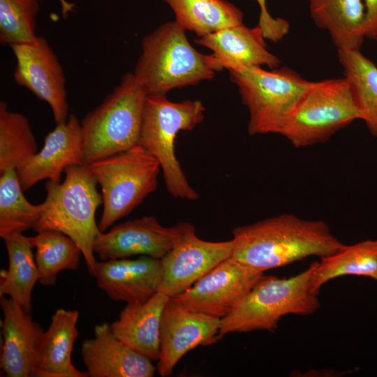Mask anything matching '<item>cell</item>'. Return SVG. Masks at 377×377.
Instances as JSON below:
<instances>
[{
	"label": "cell",
	"mask_w": 377,
	"mask_h": 377,
	"mask_svg": "<svg viewBox=\"0 0 377 377\" xmlns=\"http://www.w3.org/2000/svg\"><path fill=\"white\" fill-rule=\"evenodd\" d=\"M316 261L289 278L263 274L242 301L221 319L219 339L234 332L275 331L288 314L308 316L320 306L319 293L312 284Z\"/></svg>",
	"instance_id": "obj_4"
},
{
	"label": "cell",
	"mask_w": 377,
	"mask_h": 377,
	"mask_svg": "<svg viewBox=\"0 0 377 377\" xmlns=\"http://www.w3.org/2000/svg\"><path fill=\"white\" fill-rule=\"evenodd\" d=\"M38 0H0V43L3 45L34 42Z\"/></svg>",
	"instance_id": "obj_30"
},
{
	"label": "cell",
	"mask_w": 377,
	"mask_h": 377,
	"mask_svg": "<svg viewBox=\"0 0 377 377\" xmlns=\"http://www.w3.org/2000/svg\"><path fill=\"white\" fill-rule=\"evenodd\" d=\"M205 110L200 101L172 102L166 95L146 97L138 144L158 160L167 190L177 198L199 197L177 158L175 142L179 132L191 131L203 121Z\"/></svg>",
	"instance_id": "obj_6"
},
{
	"label": "cell",
	"mask_w": 377,
	"mask_h": 377,
	"mask_svg": "<svg viewBox=\"0 0 377 377\" xmlns=\"http://www.w3.org/2000/svg\"><path fill=\"white\" fill-rule=\"evenodd\" d=\"M260 8V17H268L270 14L267 11L266 6V0H256Z\"/></svg>",
	"instance_id": "obj_33"
},
{
	"label": "cell",
	"mask_w": 377,
	"mask_h": 377,
	"mask_svg": "<svg viewBox=\"0 0 377 377\" xmlns=\"http://www.w3.org/2000/svg\"><path fill=\"white\" fill-rule=\"evenodd\" d=\"M360 119L350 85L343 78L313 82L279 134L297 148L327 141L340 129Z\"/></svg>",
	"instance_id": "obj_9"
},
{
	"label": "cell",
	"mask_w": 377,
	"mask_h": 377,
	"mask_svg": "<svg viewBox=\"0 0 377 377\" xmlns=\"http://www.w3.org/2000/svg\"><path fill=\"white\" fill-rule=\"evenodd\" d=\"M59 2L61 7L63 16L66 17L73 10L74 5L72 3L68 2L66 0H59Z\"/></svg>",
	"instance_id": "obj_32"
},
{
	"label": "cell",
	"mask_w": 377,
	"mask_h": 377,
	"mask_svg": "<svg viewBox=\"0 0 377 377\" xmlns=\"http://www.w3.org/2000/svg\"><path fill=\"white\" fill-rule=\"evenodd\" d=\"M361 276L377 281V239H367L345 246L336 253L320 258L312 275L313 287L320 288L335 278Z\"/></svg>",
	"instance_id": "obj_26"
},
{
	"label": "cell",
	"mask_w": 377,
	"mask_h": 377,
	"mask_svg": "<svg viewBox=\"0 0 377 377\" xmlns=\"http://www.w3.org/2000/svg\"><path fill=\"white\" fill-rule=\"evenodd\" d=\"M376 41L377 42V39L376 40Z\"/></svg>",
	"instance_id": "obj_34"
},
{
	"label": "cell",
	"mask_w": 377,
	"mask_h": 377,
	"mask_svg": "<svg viewBox=\"0 0 377 377\" xmlns=\"http://www.w3.org/2000/svg\"><path fill=\"white\" fill-rule=\"evenodd\" d=\"M62 183L47 180L45 207L33 230L37 233L55 230L71 237L80 248L89 272L94 274L97 260L94 244L101 232L95 214L103 204L97 182L88 166L68 167Z\"/></svg>",
	"instance_id": "obj_3"
},
{
	"label": "cell",
	"mask_w": 377,
	"mask_h": 377,
	"mask_svg": "<svg viewBox=\"0 0 377 377\" xmlns=\"http://www.w3.org/2000/svg\"><path fill=\"white\" fill-rule=\"evenodd\" d=\"M220 324L221 318L193 311L170 298L161 319L158 374L172 375L178 362L191 350L216 343Z\"/></svg>",
	"instance_id": "obj_13"
},
{
	"label": "cell",
	"mask_w": 377,
	"mask_h": 377,
	"mask_svg": "<svg viewBox=\"0 0 377 377\" xmlns=\"http://www.w3.org/2000/svg\"><path fill=\"white\" fill-rule=\"evenodd\" d=\"M3 239L8 253V267L0 272V297L8 296L31 313L32 291L39 281V273L30 237L18 233Z\"/></svg>",
	"instance_id": "obj_23"
},
{
	"label": "cell",
	"mask_w": 377,
	"mask_h": 377,
	"mask_svg": "<svg viewBox=\"0 0 377 377\" xmlns=\"http://www.w3.org/2000/svg\"><path fill=\"white\" fill-rule=\"evenodd\" d=\"M38 151L27 118L0 102V173L16 170Z\"/></svg>",
	"instance_id": "obj_29"
},
{
	"label": "cell",
	"mask_w": 377,
	"mask_h": 377,
	"mask_svg": "<svg viewBox=\"0 0 377 377\" xmlns=\"http://www.w3.org/2000/svg\"><path fill=\"white\" fill-rule=\"evenodd\" d=\"M29 237L36 249L38 282L43 286H54L57 274L62 270L78 268L82 253L68 236L55 230H43Z\"/></svg>",
	"instance_id": "obj_27"
},
{
	"label": "cell",
	"mask_w": 377,
	"mask_h": 377,
	"mask_svg": "<svg viewBox=\"0 0 377 377\" xmlns=\"http://www.w3.org/2000/svg\"><path fill=\"white\" fill-rule=\"evenodd\" d=\"M101 188V232L130 214L157 188L161 165L139 144L87 165Z\"/></svg>",
	"instance_id": "obj_7"
},
{
	"label": "cell",
	"mask_w": 377,
	"mask_h": 377,
	"mask_svg": "<svg viewBox=\"0 0 377 377\" xmlns=\"http://www.w3.org/2000/svg\"><path fill=\"white\" fill-rule=\"evenodd\" d=\"M316 25L328 31L338 50H360L365 35L363 0H309Z\"/></svg>",
	"instance_id": "obj_22"
},
{
	"label": "cell",
	"mask_w": 377,
	"mask_h": 377,
	"mask_svg": "<svg viewBox=\"0 0 377 377\" xmlns=\"http://www.w3.org/2000/svg\"><path fill=\"white\" fill-rule=\"evenodd\" d=\"M93 276L98 288L112 300L143 302L158 290L161 259L140 256L135 259L97 261Z\"/></svg>",
	"instance_id": "obj_17"
},
{
	"label": "cell",
	"mask_w": 377,
	"mask_h": 377,
	"mask_svg": "<svg viewBox=\"0 0 377 377\" xmlns=\"http://www.w3.org/2000/svg\"><path fill=\"white\" fill-rule=\"evenodd\" d=\"M133 73L80 121L84 163L126 151L139 143L147 97Z\"/></svg>",
	"instance_id": "obj_5"
},
{
	"label": "cell",
	"mask_w": 377,
	"mask_h": 377,
	"mask_svg": "<svg viewBox=\"0 0 377 377\" xmlns=\"http://www.w3.org/2000/svg\"><path fill=\"white\" fill-rule=\"evenodd\" d=\"M230 80L238 87L242 103L249 112L250 135L279 134L297 103L313 81L295 71L275 68L267 71L251 66L230 71Z\"/></svg>",
	"instance_id": "obj_8"
},
{
	"label": "cell",
	"mask_w": 377,
	"mask_h": 377,
	"mask_svg": "<svg viewBox=\"0 0 377 377\" xmlns=\"http://www.w3.org/2000/svg\"><path fill=\"white\" fill-rule=\"evenodd\" d=\"M185 31L175 21L168 22L142 38L133 73L147 95H166L209 80L224 69L213 54L197 51Z\"/></svg>",
	"instance_id": "obj_2"
},
{
	"label": "cell",
	"mask_w": 377,
	"mask_h": 377,
	"mask_svg": "<svg viewBox=\"0 0 377 377\" xmlns=\"http://www.w3.org/2000/svg\"><path fill=\"white\" fill-rule=\"evenodd\" d=\"M84 164L80 121L71 114L65 123L57 124L46 135L43 148L17 172L25 191L43 179L60 183L68 167Z\"/></svg>",
	"instance_id": "obj_15"
},
{
	"label": "cell",
	"mask_w": 377,
	"mask_h": 377,
	"mask_svg": "<svg viewBox=\"0 0 377 377\" xmlns=\"http://www.w3.org/2000/svg\"><path fill=\"white\" fill-rule=\"evenodd\" d=\"M263 274L230 257L171 299L189 309L221 319L242 301Z\"/></svg>",
	"instance_id": "obj_11"
},
{
	"label": "cell",
	"mask_w": 377,
	"mask_h": 377,
	"mask_svg": "<svg viewBox=\"0 0 377 377\" xmlns=\"http://www.w3.org/2000/svg\"><path fill=\"white\" fill-rule=\"evenodd\" d=\"M94 337L85 339L81 355L90 377H152L157 367L151 360L117 338L110 324H97Z\"/></svg>",
	"instance_id": "obj_18"
},
{
	"label": "cell",
	"mask_w": 377,
	"mask_h": 377,
	"mask_svg": "<svg viewBox=\"0 0 377 377\" xmlns=\"http://www.w3.org/2000/svg\"><path fill=\"white\" fill-rule=\"evenodd\" d=\"M77 310L57 309L41 340L34 376L88 377L73 364L71 354L78 337Z\"/></svg>",
	"instance_id": "obj_21"
},
{
	"label": "cell",
	"mask_w": 377,
	"mask_h": 377,
	"mask_svg": "<svg viewBox=\"0 0 377 377\" xmlns=\"http://www.w3.org/2000/svg\"><path fill=\"white\" fill-rule=\"evenodd\" d=\"M17 172L0 173V236L4 237L34 228L44 209V202L30 203L23 194Z\"/></svg>",
	"instance_id": "obj_28"
},
{
	"label": "cell",
	"mask_w": 377,
	"mask_h": 377,
	"mask_svg": "<svg viewBox=\"0 0 377 377\" xmlns=\"http://www.w3.org/2000/svg\"><path fill=\"white\" fill-rule=\"evenodd\" d=\"M365 15L366 38L377 39V0H363Z\"/></svg>",
	"instance_id": "obj_31"
},
{
	"label": "cell",
	"mask_w": 377,
	"mask_h": 377,
	"mask_svg": "<svg viewBox=\"0 0 377 377\" xmlns=\"http://www.w3.org/2000/svg\"><path fill=\"white\" fill-rule=\"evenodd\" d=\"M16 59L15 82L51 108L57 124L69 117L66 77L53 49L43 37L31 43L10 46Z\"/></svg>",
	"instance_id": "obj_12"
},
{
	"label": "cell",
	"mask_w": 377,
	"mask_h": 377,
	"mask_svg": "<svg viewBox=\"0 0 377 377\" xmlns=\"http://www.w3.org/2000/svg\"><path fill=\"white\" fill-rule=\"evenodd\" d=\"M177 244L162 258L158 292L173 297L190 288L223 260L231 257L232 239L209 242L199 238L195 226L183 222Z\"/></svg>",
	"instance_id": "obj_10"
},
{
	"label": "cell",
	"mask_w": 377,
	"mask_h": 377,
	"mask_svg": "<svg viewBox=\"0 0 377 377\" xmlns=\"http://www.w3.org/2000/svg\"><path fill=\"white\" fill-rule=\"evenodd\" d=\"M184 223L165 227L152 216L116 225L96 237L94 251L101 260L148 256L162 258L179 241Z\"/></svg>",
	"instance_id": "obj_14"
},
{
	"label": "cell",
	"mask_w": 377,
	"mask_h": 377,
	"mask_svg": "<svg viewBox=\"0 0 377 377\" xmlns=\"http://www.w3.org/2000/svg\"><path fill=\"white\" fill-rule=\"evenodd\" d=\"M354 100L369 132L377 137V66L360 50H338Z\"/></svg>",
	"instance_id": "obj_25"
},
{
	"label": "cell",
	"mask_w": 377,
	"mask_h": 377,
	"mask_svg": "<svg viewBox=\"0 0 377 377\" xmlns=\"http://www.w3.org/2000/svg\"><path fill=\"white\" fill-rule=\"evenodd\" d=\"M261 28L244 24L227 27L195 39V43L212 51L223 68L239 71L251 66L279 67L280 59L269 52Z\"/></svg>",
	"instance_id": "obj_19"
},
{
	"label": "cell",
	"mask_w": 377,
	"mask_h": 377,
	"mask_svg": "<svg viewBox=\"0 0 377 377\" xmlns=\"http://www.w3.org/2000/svg\"><path fill=\"white\" fill-rule=\"evenodd\" d=\"M231 257L258 271L276 269L309 256L320 258L346 244L334 236L323 221L283 214L232 230Z\"/></svg>",
	"instance_id": "obj_1"
},
{
	"label": "cell",
	"mask_w": 377,
	"mask_h": 377,
	"mask_svg": "<svg viewBox=\"0 0 377 377\" xmlns=\"http://www.w3.org/2000/svg\"><path fill=\"white\" fill-rule=\"evenodd\" d=\"M172 9L175 22L198 38L243 24V13L226 0H164Z\"/></svg>",
	"instance_id": "obj_24"
},
{
	"label": "cell",
	"mask_w": 377,
	"mask_h": 377,
	"mask_svg": "<svg viewBox=\"0 0 377 377\" xmlns=\"http://www.w3.org/2000/svg\"><path fill=\"white\" fill-rule=\"evenodd\" d=\"M170 298L158 291L143 302L127 304L110 324L112 333L151 361L158 360L161 319Z\"/></svg>",
	"instance_id": "obj_20"
},
{
	"label": "cell",
	"mask_w": 377,
	"mask_h": 377,
	"mask_svg": "<svg viewBox=\"0 0 377 377\" xmlns=\"http://www.w3.org/2000/svg\"><path fill=\"white\" fill-rule=\"evenodd\" d=\"M3 344L0 366L8 377L34 376L44 330L30 313L10 297H1Z\"/></svg>",
	"instance_id": "obj_16"
}]
</instances>
